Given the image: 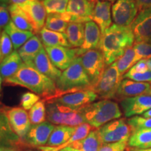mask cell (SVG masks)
<instances>
[{"instance_id": "cell-1", "label": "cell", "mask_w": 151, "mask_h": 151, "mask_svg": "<svg viewBox=\"0 0 151 151\" xmlns=\"http://www.w3.org/2000/svg\"><path fill=\"white\" fill-rule=\"evenodd\" d=\"M5 83L24 87L43 98L45 101L57 97L55 83L39 72L32 65L23 62L19 70L10 78L5 79Z\"/></svg>"}, {"instance_id": "cell-2", "label": "cell", "mask_w": 151, "mask_h": 151, "mask_svg": "<svg viewBox=\"0 0 151 151\" xmlns=\"http://www.w3.org/2000/svg\"><path fill=\"white\" fill-rule=\"evenodd\" d=\"M135 42L131 27L113 23L101 35L99 49L104 57L106 66L117 61Z\"/></svg>"}, {"instance_id": "cell-3", "label": "cell", "mask_w": 151, "mask_h": 151, "mask_svg": "<svg viewBox=\"0 0 151 151\" xmlns=\"http://www.w3.org/2000/svg\"><path fill=\"white\" fill-rule=\"evenodd\" d=\"M85 122L92 128L99 129L105 124L120 118L122 113L116 101L101 99L81 108Z\"/></svg>"}, {"instance_id": "cell-4", "label": "cell", "mask_w": 151, "mask_h": 151, "mask_svg": "<svg viewBox=\"0 0 151 151\" xmlns=\"http://www.w3.org/2000/svg\"><path fill=\"white\" fill-rule=\"evenodd\" d=\"M55 85L57 97L80 90H92V85L83 67L80 56L75 58L70 66L62 71Z\"/></svg>"}, {"instance_id": "cell-5", "label": "cell", "mask_w": 151, "mask_h": 151, "mask_svg": "<svg viewBox=\"0 0 151 151\" xmlns=\"http://www.w3.org/2000/svg\"><path fill=\"white\" fill-rule=\"evenodd\" d=\"M46 102V119L55 125H67L76 127L85 123L81 109H73L53 100Z\"/></svg>"}, {"instance_id": "cell-6", "label": "cell", "mask_w": 151, "mask_h": 151, "mask_svg": "<svg viewBox=\"0 0 151 151\" xmlns=\"http://www.w3.org/2000/svg\"><path fill=\"white\" fill-rule=\"evenodd\" d=\"M122 79L116 61L106 67L99 80L92 88V90L97 93L98 97L103 99H115L117 90Z\"/></svg>"}, {"instance_id": "cell-7", "label": "cell", "mask_w": 151, "mask_h": 151, "mask_svg": "<svg viewBox=\"0 0 151 151\" xmlns=\"http://www.w3.org/2000/svg\"><path fill=\"white\" fill-rule=\"evenodd\" d=\"M80 57L83 67L89 78L92 90L106 67L104 57L99 49L90 50Z\"/></svg>"}, {"instance_id": "cell-8", "label": "cell", "mask_w": 151, "mask_h": 151, "mask_svg": "<svg viewBox=\"0 0 151 151\" xmlns=\"http://www.w3.org/2000/svg\"><path fill=\"white\" fill-rule=\"evenodd\" d=\"M97 129L103 144L129 139L132 134L131 128L124 118L112 120Z\"/></svg>"}, {"instance_id": "cell-9", "label": "cell", "mask_w": 151, "mask_h": 151, "mask_svg": "<svg viewBox=\"0 0 151 151\" xmlns=\"http://www.w3.org/2000/svg\"><path fill=\"white\" fill-rule=\"evenodd\" d=\"M136 0H116L112 6V18L114 23L122 27H129L138 13Z\"/></svg>"}, {"instance_id": "cell-10", "label": "cell", "mask_w": 151, "mask_h": 151, "mask_svg": "<svg viewBox=\"0 0 151 151\" xmlns=\"http://www.w3.org/2000/svg\"><path fill=\"white\" fill-rule=\"evenodd\" d=\"M130 27L135 43H151V8L139 11Z\"/></svg>"}, {"instance_id": "cell-11", "label": "cell", "mask_w": 151, "mask_h": 151, "mask_svg": "<svg viewBox=\"0 0 151 151\" xmlns=\"http://www.w3.org/2000/svg\"><path fill=\"white\" fill-rule=\"evenodd\" d=\"M55 127V124L48 120L39 124H32L22 141L25 145L37 148L46 146Z\"/></svg>"}, {"instance_id": "cell-12", "label": "cell", "mask_w": 151, "mask_h": 151, "mask_svg": "<svg viewBox=\"0 0 151 151\" xmlns=\"http://www.w3.org/2000/svg\"><path fill=\"white\" fill-rule=\"evenodd\" d=\"M98 97H99L94 90L89 89L61 94L50 100H53L56 102L71 108L81 109L94 102Z\"/></svg>"}, {"instance_id": "cell-13", "label": "cell", "mask_w": 151, "mask_h": 151, "mask_svg": "<svg viewBox=\"0 0 151 151\" xmlns=\"http://www.w3.org/2000/svg\"><path fill=\"white\" fill-rule=\"evenodd\" d=\"M26 146L23 141L16 134L9 123L4 109H0V148L21 150Z\"/></svg>"}, {"instance_id": "cell-14", "label": "cell", "mask_w": 151, "mask_h": 151, "mask_svg": "<svg viewBox=\"0 0 151 151\" xmlns=\"http://www.w3.org/2000/svg\"><path fill=\"white\" fill-rule=\"evenodd\" d=\"M4 109L12 129L22 140L32 126L29 113L20 107H7Z\"/></svg>"}, {"instance_id": "cell-15", "label": "cell", "mask_w": 151, "mask_h": 151, "mask_svg": "<svg viewBox=\"0 0 151 151\" xmlns=\"http://www.w3.org/2000/svg\"><path fill=\"white\" fill-rule=\"evenodd\" d=\"M52 64L60 71H65L78 56V48L65 46L45 47Z\"/></svg>"}, {"instance_id": "cell-16", "label": "cell", "mask_w": 151, "mask_h": 151, "mask_svg": "<svg viewBox=\"0 0 151 151\" xmlns=\"http://www.w3.org/2000/svg\"><path fill=\"white\" fill-rule=\"evenodd\" d=\"M120 107L126 118L143 115L151 109V95L143 94L120 101Z\"/></svg>"}, {"instance_id": "cell-17", "label": "cell", "mask_w": 151, "mask_h": 151, "mask_svg": "<svg viewBox=\"0 0 151 151\" xmlns=\"http://www.w3.org/2000/svg\"><path fill=\"white\" fill-rule=\"evenodd\" d=\"M95 3L96 1L88 0H69L66 12L71 16V22L86 23L92 20Z\"/></svg>"}, {"instance_id": "cell-18", "label": "cell", "mask_w": 151, "mask_h": 151, "mask_svg": "<svg viewBox=\"0 0 151 151\" xmlns=\"http://www.w3.org/2000/svg\"><path fill=\"white\" fill-rule=\"evenodd\" d=\"M151 92V83H150L137 82L129 79H122L118 90H117L115 99L121 100L126 98L133 97L136 96L149 94Z\"/></svg>"}, {"instance_id": "cell-19", "label": "cell", "mask_w": 151, "mask_h": 151, "mask_svg": "<svg viewBox=\"0 0 151 151\" xmlns=\"http://www.w3.org/2000/svg\"><path fill=\"white\" fill-rule=\"evenodd\" d=\"M18 6L29 17L37 33H39L44 27L48 15L43 2L39 0H29Z\"/></svg>"}, {"instance_id": "cell-20", "label": "cell", "mask_w": 151, "mask_h": 151, "mask_svg": "<svg viewBox=\"0 0 151 151\" xmlns=\"http://www.w3.org/2000/svg\"><path fill=\"white\" fill-rule=\"evenodd\" d=\"M27 64L32 65L39 72L52 79L55 83L62 74V71L58 69L50 60L45 48L35 56L32 61Z\"/></svg>"}, {"instance_id": "cell-21", "label": "cell", "mask_w": 151, "mask_h": 151, "mask_svg": "<svg viewBox=\"0 0 151 151\" xmlns=\"http://www.w3.org/2000/svg\"><path fill=\"white\" fill-rule=\"evenodd\" d=\"M101 38V32L99 26L92 20L86 22L84 41L82 46L78 48V56H81L90 50L99 48Z\"/></svg>"}, {"instance_id": "cell-22", "label": "cell", "mask_w": 151, "mask_h": 151, "mask_svg": "<svg viewBox=\"0 0 151 151\" xmlns=\"http://www.w3.org/2000/svg\"><path fill=\"white\" fill-rule=\"evenodd\" d=\"M111 3L104 0H97L92 14V20L99 26L101 35L112 24Z\"/></svg>"}, {"instance_id": "cell-23", "label": "cell", "mask_w": 151, "mask_h": 151, "mask_svg": "<svg viewBox=\"0 0 151 151\" xmlns=\"http://www.w3.org/2000/svg\"><path fill=\"white\" fill-rule=\"evenodd\" d=\"M23 64L18 50H14L0 62V75L3 80L13 76Z\"/></svg>"}, {"instance_id": "cell-24", "label": "cell", "mask_w": 151, "mask_h": 151, "mask_svg": "<svg viewBox=\"0 0 151 151\" xmlns=\"http://www.w3.org/2000/svg\"><path fill=\"white\" fill-rule=\"evenodd\" d=\"M11 21L19 29L37 34L31 19L18 5H9Z\"/></svg>"}, {"instance_id": "cell-25", "label": "cell", "mask_w": 151, "mask_h": 151, "mask_svg": "<svg viewBox=\"0 0 151 151\" xmlns=\"http://www.w3.org/2000/svg\"><path fill=\"white\" fill-rule=\"evenodd\" d=\"M43 48H44L40 37L35 35L20 47L18 52L23 62L29 63Z\"/></svg>"}, {"instance_id": "cell-26", "label": "cell", "mask_w": 151, "mask_h": 151, "mask_svg": "<svg viewBox=\"0 0 151 151\" xmlns=\"http://www.w3.org/2000/svg\"><path fill=\"white\" fill-rule=\"evenodd\" d=\"M71 16L67 12L63 14H50L46 17L44 27L58 32L65 33L68 24L71 22Z\"/></svg>"}, {"instance_id": "cell-27", "label": "cell", "mask_w": 151, "mask_h": 151, "mask_svg": "<svg viewBox=\"0 0 151 151\" xmlns=\"http://www.w3.org/2000/svg\"><path fill=\"white\" fill-rule=\"evenodd\" d=\"M4 30L10 37L14 50H17L23 46L29 39L35 35V34L32 32L24 31L19 29L13 23L12 21L9 22Z\"/></svg>"}, {"instance_id": "cell-28", "label": "cell", "mask_w": 151, "mask_h": 151, "mask_svg": "<svg viewBox=\"0 0 151 151\" xmlns=\"http://www.w3.org/2000/svg\"><path fill=\"white\" fill-rule=\"evenodd\" d=\"M85 23L69 22L65 32L70 48H79L84 41Z\"/></svg>"}, {"instance_id": "cell-29", "label": "cell", "mask_w": 151, "mask_h": 151, "mask_svg": "<svg viewBox=\"0 0 151 151\" xmlns=\"http://www.w3.org/2000/svg\"><path fill=\"white\" fill-rule=\"evenodd\" d=\"M39 37L45 47L65 46L70 48L65 33L51 31L43 27L39 32Z\"/></svg>"}, {"instance_id": "cell-30", "label": "cell", "mask_w": 151, "mask_h": 151, "mask_svg": "<svg viewBox=\"0 0 151 151\" xmlns=\"http://www.w3.org/2000/svg\"><path fill=\"white\" fill-rule=\"evenodd\" d=\"M102 145L97 129H95L91 130L85 139L74 142L70 146L79 151H99Z\"/></svg>"}, {"instance_id": "cell-31", "label": "cell", "mask_w": 151, "mask_h": 151, "mask_svg": "<svg viewBox=\"0 0 151 151\" xmlns=\"http://www.w3.org/2000/svg\"><path fill=\"white\" fill-rule=\"evenodd\" d=\"M151 143V129H142L132 132L128 139L129 148H144Z\"/></svg>"}, {"instance_id": "cell-32", "label": "cell", "mask_w": 151, "mask_h": 151, "mask_svg": "<svg viewBox=\"0 0 151 151\" xmlns=\"http://www.w3.org/2000/svg\"><path fill=\"white\" fill-rule=\"evenodd\" d=\"M136 63V54L133 46L127 48L124 54L116 61L118 69L122 76H123L124 73H127Z\"/></svg>"}, {"instance_id": "cell-33", "label": "cell", "mask_w": 151, "mask_h": 151, "mask_svg": "<svg viewBox=\"0 0 151 151\" xmlns=\"http://www.w3.org/2000/svg\"><path fill=\"white\" fill-rule=\"evenodd\" d=\"M29 120L32 124H37L46 121V105L44 100H40L33 106L29 111Z\"/></svg>"}, {"instance_id": "cell-34", "label": "cell", "mask_w": 151, "mask_h": 151, "mask_svg": "<svg viewBox=\"0 0 151 151\" xmlns=\"http://www.w3.org/2000/svg\"><path fill=\"white\" fill-rule=\"evenodd\" d=\"M69 0H44L43 6L48 14H63L67 11Z\"/></svg>"}, {"instance_id": "cell-35", "label": "cell", "mask_w": 151, "mask_h": 151, "mask_svg": "<svg viewBox=\"0 0 151 151\" xmlns=\"http://www.w3.org/2000/svg\"><path fill=\"white\" fill-rule=\"evenodd\" d=\"M132 129V132L142 129H151V117L144 118L142 116H134L127 120Z\"/></svg>"}, {"instance_id": "cell-36", "label": "cell", "mask_w": 151, "mask_h": 151, "mask_svg": "<svg viewBox=\"0 0 151 151\" xmlns=\"http://www.w3.org/2000/svg\"><path fill=\"white\" fill-rule=\"evenodd\" d=\"M133 48L136 54V61L141 60H148L151 58V43H134Z\"/></svg>"}, {"instance_id": "cell-37", "label": "cell", "mask_w": 151, "mask_h": 151, "mask_svg": "<svg viewBox=\"0 0 151 151\" xmlns=\"http://www.w3.org/2000/svg\"><path fill=\"white\" fill-rule=\"evenodd\" d=\"M41 97L32 92L24 93L20 98V105L24 110H30L35 104L40 101Z\"/></svg>"}, {"instance_id": "cell-38", "label": "cell", "mask_w": 151, "mask_h": 151, "mask_svg": "<svg viewBox=\"0 0 151 151\" xmlns=\"http://www.w3.org/2000/svg\"><path fill=\"white\" fill-rule=\"evenodd\" d=\"M0 48H1L2 58H4L5 57L8 56L9 54H11L14 50V46H13V43L11 42L10 37L4 30H3L1 33Z\"/></svg>"}, {"instance_id": "cell-39", "label": "cell", "mask_w": 151, "mask_h": 151, "mask_svg": "<svg viewBox=\"0 0 151 151\" xmlns=\"http://www.w3.org/2000/svg\"><path fill=\"white\" fill-rule=\"evenodd\" d=\"M122 78H127L137 82L149 83L151 82V71H148L145 73H138L129 70L122 76Z\"/></svg>"}, {"instance_id": "cell-40", "label": "cell", "mask_w": 151, "mask_h": 151, "mask_svg": "<svg viewBox=\"0 0 151 151\" xmlns=\"http://www.w3.org/2000/svg\"><path fill=\"white\" fill-rule=\"evenodd\" d=\"M11 21L9 5L0 3V32H2Z\"/></svg>"}, {"instance_id": "cell-41", "label": "cell", "mask_w": 151, "mask_h": 151, "mask_svg": "<svg viewBox=\"0 0 151 151\" xmlns=\"http://www.w3.org/2000/svg\"><path fill=\"white\" fill-rule=\"evenodd\" d=\"M128 146V139L118 142L104 143L99 151H125Z\"/></svg>"}, {"instance_id": "cell-42", "label": "cell", "mask_w": 151, "mask_h": 151, "mask_svg": "<svg viewBox=\"0 0 151 151\" xmlns=\"http://www.w3.org/2000/svg\"><path fill=\"white\" fill-rule=\"evenodd\" d=\"M129 70L138 73H145L146 71H148L146 60H141L140 61L137 62Z\"/></svg>"}, {"instance_id": "cell-43", "label": "cell", "mask_w": 151, "mask_h": 151, "mask_svg": "<svg viewBox=\"0 0 151 151\" xmlns=\"http://www.w3.org/2000/svg\"><path fill=\"white\" fill-rule=\"evenodd\" d=\"M139 11L151 8V0H136Z\"/></svg>"}, {"instance_id": "cell-44", "label": "cell", "mask_w": 151, "mask_h": 151, "mask_svg": "<svg viewBox=\"0 0 151 151\" xmlns=\"http://www.w3.org/2000/svg\"><path fill=\"white\" fill-rule=\"evenodd\" d=\"M29 1V0H9V5L15 4V5H20L26 1Z\"/></svg>"}, {"instance_id": "cell-45", "label": "cell", "mask_w": 151, "mask_h": 151, "mask_svg": "<svg viewBox=\"0 0 151 151\" xmlns=\"http://www.w3.org/2000/svg\"><path fill=\"white\" fill-rule=\"evenodd\" d=\"M127 151H151V148H129Z\"/></svg>"}, {"instance_id": "cell-46", "label": "cell", "mask_w": 151, "mask_h": 151, "mask_svg": "<svg viewBox=\"0 0 151 151\" xmlns=\"http://www.w3.org/2000/svg\"><path fill=\"white\" fill-rule=\"evenodd\" d=\"M59 151H79V150L74 148H73V147H71V146H67V147H65V148L61 149V150H60Z\"/></svg>"}, {"instance_id": "cell-47", "label": "cell", "mask_w": 151, "mask_h": 151, "mask_svg": "<svg viewBox=\"0 0 151 151\" xmlns=\"http://www.w3.org/2000/svg\"><path fill=\"white\" fill-rule=\"evenodd\" d=\"M0 151H22V150H18V149L0 148Z\"/></svg>"}, {"instance_id": "cell-48", "label": "cell", "mask_w": 151, "mask_h": 151, "mask_svg": "<svg viewBox=\"0 0 151 151\" xmlns=\"http://www.w3.org/2000/svg\"><path fill=\"white\" fill-rule=\"evenodd\" d=\"M142 117H144V118H150V117H151V109H150V110L145 113H143L142 115Z\"/></svg>"}, {"instance_id": "cell-49", "label": "cell", "mask_w": 151, "mask_h": 151, "mask_svg": "<svg viewBox=\"0 0 151 151\" xmlns=\"http://www.w3.org/2000/svg\"><path fill=\"white\" fill-rule=\"evenodd\" d=\"M146 63H147V66H148V71H151V58H149L148 60H146Z\"/></svg>"}, {"instance_id": "cell-50", "label": "cell", "mask_w": 151, "mask_h": 151, "mask_svg": "<svg viewBox=\"0 0 151 151\" xmlns=\"http://www.w3.org/2000/svg\"><path fill=\"white\" fill-rule=\"evenodd\" d=\"M9 0H0V3L3 4H9Z\"/></svg>"}, {"instance_id": "cell-51", "label": "cell", "mask_w": 151, "mask_h": 151, "mask_svg": "<svg viewBox=\"0 0 151 151\" xmlns=\"http://www.w3.org/2000/svg\"><path fill=\"white\" fill-rule=\"evenodd\" d=\"M2 81H3V78H2V77L1 76V75H0V91H1V83H2Z\"/></svg>"}, {"instance_id": "cell-52", "label": "cell", "mask_w": 151, "mask_h": 151, "mask_svg": "<svg viewBox=\"0 0 151 151\" xmlns=\"http://www.w3.org/2000/svg\"><path fill=\"white\" fill-rule=\"evenodd\" d=\"M1 32H0V37H1ZM2 55H1V48H0V62L1 61V60H2Z\"/></svg>"}, {"instance_id": "cell-53", "label": "cell", "mask_w": 151, "mask_h": 151, "mask_svg": "<svg viewBox=\"0 0 151 151\" xmlns=\"http://www.w3.org/2000/svg\"><path fill=\"white\" fill-rule=\"evenodd\" d=\"M104 1H109V2H111V3H114V2H116V0H104Z\"/></svg>"}, {"instance_id": "cell-54", "label": "cell", "mask_w": 151, "mask_h": 151, "mask_svg": "<svg viewBox=\"0 0 151 151\" xmlns=\"http://www.w3.org/2000/svg\"><path fill=\"white\" fill-rule=\"evenodd\" d=\"M151 148V143H149V144L147 145V146L145 147L144 148Z\"/></svg>"}, {"instance_id": "cell-55", "label": "cell", "mask_w": 151, "mask_h": 151, "mask_svg": "<svg viewBox=\"0 0 151 151\" xmlns=\"http://www.w3.org/2000/svg\"><path fill=\"white\" fill-rule=\"evenodd\" d=\"M26 151H41V150L37 149V150H26Z\"/></svg>"}, {"instance_id": "cell-56", "label": "cell", "mask_w": 151, "mask_h": 151, "mask_svg": "<svg viewBox=\"0 0 151 151\" xmlns=\"http://www.w3.org/2000/svg\"><path fill=\"white\" fill-rule=\"evenodd\" d=\"M1 108H3V106H2V104H1V103L0 102V109Z\"/></svg>"}, {"instance_id": "cell-57", "label": "cell", "mask_w": 151, "mask_h": 151, "mask_svg": "<svg viewBox=\"0 0 151 151\" xmlns=\"http://www.w3.org/2000/svg\"><path fill=\"white\" fill-rule=\"evenodd\" d=\"M88 1H96V0H88Z\"/></svg>"}, {"instance_id": "cell-58", "label": "cell", "mask_w": 151, "mask_h": 151, "mask_svg": "<svg viewBox=\"0 0 151 151\" xmlns=\"http://www.w3.org/2000/svg\"><path fill=\"white\" fill-rule=\"evenodd\" d=\"M39 1H44V0H39Z\"/></svg>"}, {"instance_id": "cell-59", "label": "cell", "mask_w": 151, "mask_h": 151, "mask_svg": "<svg viewBox=\"0 0 151 151\" xmlns=\"http://www.w3.org/2000/svg\"><path fill=\"white\" fill-rule=\"evenodd\" d=\"M150 95H151V92H150Z\"/></svg>"}, {"instance_id": "cell-60", "label": "cell", "mask_w": 151, "mask_h": 151, "mask_svg": "<svg viewBox=\"0 0 151 151\" xmlns=\"http://www.w3.org/2000/svg\"><path fill=\"white\" fill-rule=\"evenodd\" d=\"M96 1H97V0H96Z\"/></svg>"}]
</instances>
